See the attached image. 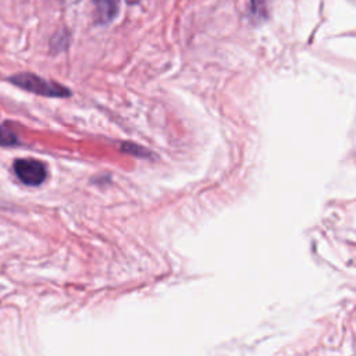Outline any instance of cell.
<instances>
[{
  "label": "cell",
  "mask_w": 356,
  "mask_h": 356,
  "mask_svg": "<svg viewBox=\"0 0 356 356\" xmlns=\"http://www.w3.org/2000/svg\"><path fill=\"white\" fill-rule=\"evenodd\" d=\"M19 140L17 138V135L10 131L8 128L0 125V146H15L18 145Z\"/></svg>",
  "instance_id": "5"
},
{
  "label": "cell",
  "mask_w": 356,
  "mask_h": 356,
  "mask_svg": "<svg viewBox=\"0 0 356 356\" xmlns=\"http://www.w3.org/2000/svg\"><path fill=\"white\" fill-rule=\"evenodd\" d=\"M96 19L100 24L111 22L120 11V0H93Z\"/></svg>",
  "instance_id": "3"
},
{
  "label": "cell",
  "mask_w": 356,
  "mask_h": 356,
  "mask_svg": "<svg viewBox=\"0 0 356 356\" xmlns=\"http://www.w3.org/2000/svg\"><path fill=\"white\" fill-rule=\"evenodd\" d=\"M8 81L24 90H28V92H32V93H36L40 96L65 97V96L71 95L68 88H65L57 82L40 78L35 74H29V72L13 75L8 78Z\"/></svg>",
  "instance_id": "1"
},
{
  "label": "cell",
  "mask_w": 356,
  "mask_h": 356,
  "mask_svg": "<svg viewBox=\"0 0 356 356\" xmlns=\"http://www.w3.org/2000/svg\"><path fill=\"white\" fill-rule=\"evenodd\" d=\"M14 172L21 182L29 186H38L44 182L47 170L43 163L33 159H19L14 161Z\"/></svg>",
  "instance_id": "2"
},
{
  "label": "cell",
  "mask_w": 356,
  "mask_h": 356,
  "mask_svg": "<svg viewBox=\"0 0 356 356\" xmlns=\"http://www.w3.org/2000/svg\"><path fill=\"white\" fill-rule=\"evenodd\" d=\"M273 0H252V11L256 19H266Z\"/></svg>",
  "instance_id": "4"
}]
</instances>
